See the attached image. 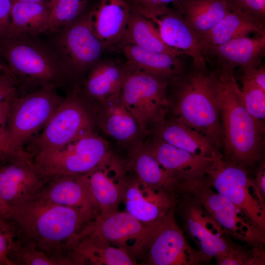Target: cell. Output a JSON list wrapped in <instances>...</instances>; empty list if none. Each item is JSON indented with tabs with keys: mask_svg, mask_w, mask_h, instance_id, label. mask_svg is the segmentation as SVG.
<instances>
[{
	"mask_svg": "<svg viewBox=\"0 0 265 265\" xmlns=\"http://www.w3.org/2000/svg\"><path fill=\"white\" fill-rule=\"evenodd\" d=\"M55 0H52L51 5H52V4Z\"/></svg>",
	"mask_w": 265,
	"mask_h": 265,
	"instance_id": "cell-49",
	"label": "cell"
},
{
	"mask_svg": "<svg viewBox=\"0 0 265 265\" xmlns=\"http://www.w3.org/2000/svg\"><path fill=\"white\" fill-rule=\"evenodd\" d=\"M152 225L143 224L126 211H117L105 217L96 214L84 228L80 236L96 235L112 245L125 248L128 251V243L133 240V252L140 253Z\"/></svg>",
	"mask_w": 265,
	"mask_h": 265,
	"instance_id": "cell-16",
	"label": "cell"
},
{
	"mask_svg": "<svg viewBox=\"0 0 265 265\" xmlns=\"http://www.w3.org/2000/svg\"><path fill=\"white\" fill-rule=\"evenodd\" d=\"M51 8L49 3L12 0L9 24L3 37H31L44 33Z\"/></svg>",
	"mask_w": 265,
	"mask_h": 265,
	"instance_id": "cell-28",
	"label": "cell"
},
{
	"mask_svg": "<svg viewBox=\"0 0 265 265\" xmlns=\"http://www.w3.org/2000/svg\"><path fill=\"white\" fill-rule=\"evenodd\" d=\"M57 85L48 84L32 93L11 101L2 154L28 157L26 143L43 129L63 100Z\"/></svg>",
	"mask_w": 265,
	"mask_h": 265,
	"instance_id": "cell-4",
	"label": "cell"
},
{
	"mask_svg": "<svg viewBox=\"0 0 265 265\" xmlns=\"http://www.w3.org/2000/svg\"><path fill=\"white\" fill-rule=\"evenodd\" d=\"M9 71L6 65L0 62V73Z\"/></svg>",
	"mask_w": 265,
	"mask_h": 265,
	"instance_id": "cell-48",
	"label": "cell"
},
{
	"mask_svg": "<svg viewBox=\"0 0 265 265\" xmlns=\"http://www.w3.org/2000/svg\"><path fill=\"white\" fill-rule=\"evenodd\" d=\"M22 239L13 222L8 218L0 220V265H15L14 255Z\"/></svg>",
	"mask_w": 265,
	"mask_h": 265,
	"instance_id": "cell-34",
	"label": "cell"
},
{
	"mask_svg": "<svg viewBox=\"0 0 265 265\" xmlns=\"http://www.w3.org/2000/svg\"><path fill=\"white\" fill-rule=\"evenodd\" d=\"M176 192L200 205L230 236L252 247L264 244L265 231L242 210L217 192L206 175L179 182Z\"/></svg>",
	"mask_w": 265,
	"mask_h": 265,
	"instance_id": "cell-6",
	"label": "cell"
},
{
	"mask_svg": "<svg viewBox=\"0 0 265 265\" xmlns=\"http://www.w3.org/2000/svg\"><path fill=\"white\" fill-rule=\"evenodd\" d=\"M131 11L125 0H101L89 12L93 31L105 49L120 43Z\"/></svg>",
	"mask_w": 265,
	"mask_h": 265,
	"instance_id": "cell-22",
	"label": "cell"
},
{
	"mask_svg": "<svg viewBox=\"0 0 265 265\" xmlns=\"http://www.w3.org/2000/svg\"><path fill=\"white\" fill-rule=\"evenodd\" d=\"M118 47L128 62L154 76L169 81L183 72L180 56L146 50L132 44Z\"/></svg>",
	"mask_w": 265,
	"mask_h": 265,
	"instance_id": "cell-29",
	"label": "cell"
},
{
	"mask_svg": "<svg viewBox=\"0 0 265 265\" xmlns=\"http://www.w3.org/2000/svg\"><path fill=\"white\" fill-rule=\"evenodd\" d=\"M219 109L224 159L246 168L263 156L264 122L247 111L233 71H219Z\"/></svg>",
	"mask_w": 265,
	"mask_h": 265,
	"instance_id": "cell-3",
	"label": "cell"
},
{
	"mask_svg": "<svg viewBox=\"0 0 265 265\" xmlns=\"http://www.w3.org/2000/svg\"><path fill=\"white\" fill-rule=\"evenodd\" d=\"M12 100H8L0 104V153H3L5 146L6 128L10 106Z\"/></svg>",
	"mask_w": 265,
	"mask_h": 265,
	"instance_id": "cell-40",
	"label": "cell"
},
{
	"mask_svg": "<svg viewBox=\"0 0 265 265\" xmlns=\"http://www.w3.org/2000/svg\"><path fill=\"white\" fill-rule=\"evenodd\" d=\"M88 0H55L51 5L44 33L61 29L84 12Z\"/></svg>",
	"mask_w": 265,
	"mask_h": 265,
	"instance_id": "cell-33",
	"label": "cell"
},
{
	"mask_svg": "<svg viewBox=\"0 0 265 265\" xmlns=\"http://www.w3.org/2000/svg\"><path fill=\"white\" fill-rule=\"evenodd\" d=\"M242 77L252 80L259 87L265 92V69L262 64L243 73Z\"/></svg>",
	"mask_w": 265,
	"mask_h": 265,
	"instance_id": "cell-43",
	"label": "cell"
},
{
	"mask_svg": "<svg viewBox=\"0 0 265 265\" xmlns=\"http://www.w3.org/2000/svg\"><path fill=\"white\" fill-rule=\"evenodd\" d=\"M10 156L12 161L0 166V197L9 208L39 194L50 179L31 157Z\"/></svg>",
	"mask_w": 265,
	"mask_h": 265,
	"instance_id": "cell-15",
	"label": "cell"
},
{
	"mask_svg": "<svg viewBox=\"0 0 265 265\" xmlns=\"http://www.w3.org/2000/svg\"><path fill=\"white\" fill-rule=\"evenodd\" d=\"M19 1L29 2H43L49 3L51 5L52 0H14Z\"/></svg>",
	"mask_w": 265,
	"mask_h": 265,
	"instance_id": "cell-47",
	"label": "cell"
},
{
	"mask_svg": "<svg viewBox=\"0 0 265 265\" xmlns=\"http://www.w3.org/2000/svg\"><path fill=\"white\" fill-rule=\"evenodd\" d=\"M239 9L245 13L264 22L265 0H245Z\"/></svg>",
	"mask_w": 265,
	"mask_h": 265,
	"instance_id": "cell-39",
	"label": "cell"
},
{
	"mask_svg": "<svg viewBox=\"0 0 265 265\" xmlns=\"http://www.w3.org/2000/svg\"><path fill=\"white\" fill-rule=\"evenodd\" d=\"M60 29L56 56L70 78L80 76L100 59L105 49L93 31L89 12Z\"/></svg>",
	"mask_w": 265,
	"mask_h": 265,
	"instance_id": "cell-11",
	"label": "cell"
},
{
	"mask_svg": "<svg viewBox=\"0 0 265 265\" xmlns=\"http://www.w3.org/2000/svg\"><path fill=\"white\" fill-rule=\"evenodd\" d=\"M251 249L236 245L228 254L216 263L218 265H263L265 255L263 246Z\"/></svg>",
	"mask_w": 265,
	"mask_h": 265,
	"instance_id": "cell-36",
	"label": "cell"
},
{
	"mask_svg": "<svg viewBox=\"0 0 265 265\" xmlns=\"http://www.w3.org/2000/svg\"><path fill=\"white\" fill-rule=\"evenodd\" d=\"M169 111L173 117L205 136L218 151L222 147L217 73L193 69L168 81Z\"/></svg>",
	"mask_w": 265,
	"mask_h": 265,
	"instance_id": "cell-2",
	"label": "cell"
},
{
	"mask_svg": "<svg viewBox=\"0 0 265 265\" xmlns=\"http://www.w3.org/2000/svg\"><path fill=\"white\" fill-rule=\"evenodd\" d=\"M0 62L2 63L0 56Z\"/></svg>",
	"mask_w": 265,
	"mask_h": 265,
	"instance_id": "cell-50",
	"label": "cell"
},
{
	"mask_svg": "<svg viewBox=\"0 0 265 265\" xmlns=\"http://www.w3.org/2000/svg\"><path fill=\"white\" fill-rule=\"evenodd\" d=\"M254 182L262 195L265 197V166L263 163L256 174Z\"/></svg>",
	"mask_w": 265,
	"mask_h": 265,
	"instance_id": "cell-44",
	"label": "cell"
},
{
	"mask_svg": "<svg viewBox=\"0 0 265 265\" xmlns=\"http://www.w3.org/2000/svg\"><path fill=\"white\" fill-rule=\"evenodd\" d=\"M96 214L92 210L51 203L37 194L10 207L7 218L37 249L71 265L70 253Z\"/></svg>",
	"mask_w": 265,
	"mask_h": 265,
	"instance_id": "cell-1",
	"label": "cell"
},
{
	"mask_svg": "<svg viewBox=\"0 0 265 265\" xmlns=\"http://www.w3.org/2000/svg\"><path fill=\"white\" fill-rule=\"evenodd\" d=\"M176 7L199 38L217 25L232 9L226 0H184Z\"/></svg>",
	"mask_w": 265,
	"mask_h": 265,
	"instance_id": "cell-31",
	"label": "cell"
},
{
	"mask_svg": "<svg viewBox=\"0 0 265 265\" xmlns=\"http://www.w3.org/2000/svg\"><path fill=\"white\" fill-rule=\"evenodd\" d=\"M124 44H132L146 50L180 57L184 54L166 45L154 24L132 9L124 35L118 46Z\"/></svg>",
	"mask_w": 265,
	"mask_h": 265,
	"instance_id": "cell-32",
	"label": "cell"
},
{
	"mask_svg": "<svg viewBox=\"0 0 265 265\" xmlns=\"http://www.w3.org/2000/svg\"><path fill=\"white\" fill-rule=\"evenodd\" d=\"M131 7L136 6L153 7L172 4L177 6L184 0H125Z\"/></svg>",
	"mask_w": 265,
	"mask_h": 265,
	"instance_id": "cell-42",
	"label": "cell"
},
{
	"mask_svg": "<svg viewBox=\"0 0 265 265\" xmlns=\"http://www.w3.org/2000/svg\"><path fill=\"white\" fill-rule=\"evenodd\" d=\"M89 101L77 88L63 98L36 140V153L58 150L94 131L95 109Z\"/></svg>",
	"mask_w": 265,
	"mask_h": 265,
	"instance_id": "cell-10",
	"label": "cell"
},
{
	"mask_svg": "<svg viewBox=\"0 0 265 265\" xmlns=\"http://www.w3.org/2000/svg\"><path fill=\"white\" fill-rule=\"evenodd\" d=\"M212 157V163L206 173L211 185L265 231V198L246 168L225 160L216 149Z\"/></svg>",
	"mask_w": 265,
	"mask_h": 265,
	"instance_id": "cell-8",
	"label": "cell"
},
{
	"mask_svg": "<svg viewBox=\"0 0 265 265\" xmlns=\"http://www.w3.org/2000/svg\"><path fill=\"white\" fill-rule=\"evenodd\" d=\"M12 0H0V38L3 37L8 29Z\"/></svg>",
	"mask_w": 265,
	"mask_h": 265,
	"instance_id": "cell-41",
	"label": "cell"
},
{
	"mask_svg": "<svg viewBox=\"0 0 265 265\" xmlns=\"http://www.w3.org/2000/svg\"><path fill=\"white\" fill-rule=\"evenodd\" d=\"M242 92L244 105L251 115L264 122L265 118V92L252 80L242 77Z\"/></svg>",
	"mask_w": 265,
	"mask_h": 265,
	"instance_id": "cell-35",
	"label": "cell"
},
{
	"mask_svg": "<svg viewBox=\"0 0 265 265\" xmlns=\"http://www.w3.org/2000/svg\"><path fill=\"white\" fill-rule=\"evenodd\" d=\"M128 168L144 185L174 194L178 181L168 173L144 147L141 139L130 146Z\"/></svg>",
	"mask_w": 265,
	"mask_h": 265,
	"instance_id": "cell-26",
	"label": "cell"
},
{
	"mask_svg": "<svg viewBox=\"0 0 265 265\" xmlns=\"http://www.w3.org/2000/svg\"><path fill=\"white\" fill-rule=\"evenodd\" d=\"M264 22L243 12L232 8L212 29L202 36L200 43L204 50L218 46L233 39L247 36L251 33L265 35Z\"/></svg>",
	"mask_w": 265,
	"mask_h": 265,
	"instance_id": "cell-25",
	"label": "cell"
},
{
	"mask_svg": "<svg viewBox=\"0 0 265 265\" xmlns=\"http://www.w3.org/2000/svg\"><path fill=\"white\" fill-rule=\"evenodd\" d=\"M183 202L184 228L197 247L205 262L214 258L216 263L236 245L230 236L198 203L188 196Z\"/></svg>",
	"mask_w": 265,
	"mask_h": 265,
	"instance_id": "cell-14",
	"label": "cell"
},
{
	"mask_svg": "<svg viewBox=\"0 0 265 265\" xmlns=\"http://www.w3.org/2000/svg\"><path fill=\"white\" fill-rule=\"evenodd\" d=\"M120 92L97 103L96 123L117 142L130 146L142 137L138 124L122 102Z\"/></svg>",
	"mask_w": 265,
	"mask_h": 265,
	"instance_id": "cell-21",
	"label": "cell"
},
{
	"mask_svg": "<svg viewBox=\"0 0 265 265\" xmlns=\"http://www.w3.org/2000/svg\"><path fill=\"white\" fill-rule=\"evenodd\" d=\"M16 80L10 71L0 73V104L16 97Z\"/></svg>",
	"mask_w": 265,
	"mask_h": 265,
	"instance_id": "cell-38",
	"label": "cell"
},
{
	"mask_svg": "<svg viewBox=\"0 0 265 265\" xmlns=\"http://www.w3.org/2000/svg\"><path fill=\"white\" fill-rule=\"evenodd\" d=\"M0 56L16 80L57 85L70 78L57 56L30 37L0 38Z\"/></svg>",
	"mask_w": 265,
	"mask_h": 265,
	"instance_id": "cell-7",
	"label": "cell"
},
{
	"mask_svg": "<svg viewBox=\"0 0 265 265\" xmlns=\"http://www.w3.org/2000/svg\"><path fill=\"white\" fill-rule=\"evenodd\" d=\"M125 73V65L100 59L88 71L83 86L84 96L98 103L119 93Z\"/></svg>",
	"mask_w": 265,
	"mask_h": 265,
	"instance_id": "cell-27",
	"label": "cell"
},
{
	"mask_svg": "<svg viewBox=\"0 0 265 265\" xmlns=\"http://www.w3.org/2000/svg\"><path fill=\"white\" fill-rule=\"evenodd\" d=\"M38 195L55 204L90 209L97 213L82 175H61L51 177Z\"/></svg>",
	"mask_w": 265,
	"mask_h": 265,
	"instance_id": "cell-24",
	"label": "cell"
},
{
	"mask_svg": "<svg viewBox=\"0 0 265 265\" xmlns=\"http://www.w3.org/2000/svg\"><path fill=\"white\" fill-rule=\"evenodd\" d=\"M15 265H67L50 258L27 242L23 237L14 255Z\"/></svg>",
	"mask_w": 265,
	"mask_h": 265,
	"instance_id": "cell-37",
	"label": "cell"
},
{
	"mask_svg": "<svg viewBox=\"0 0 265 265\" xmlns=\"http://www.w3.org/2000/svg\"><path fill=\"white\" fill-rule=\"evenodd\" d=\"M174 195L158 188L149 187L136 177L126 176L122 186V201L126 211L146 225L162 219L175 205Z\"/></svg>",
	"mask_w": 265,
	"mask_h": 265,
	"instance_id": "cell-17",
	"label": "cell"
},
{
	"mask_svg": "<svg viewBox=\"0 0 265 265\" xmlns=\"http://www.w3.org/2000/svg\"><path fill=\"white\" fill-rule=\"evenodd\" d=\"M141 139L145 149L179 182L206 175L212 157H201L173 146L151 134Z\"/></svg>",
	"mask_w": 265,
	"mask_h": 265,
	"instance_id": "cell-19",
	"label": "cell"
},
{
	"mask_svg": "<svg viewBox=\"0 0 265 265\" xmlns=\"http://www.w3.org/2000/svg\"><path fill=\"white\" fill-rule=\"evenodd\" d=\"M245 0H226L232 8L239 9Z\"/></svg>",
	"mask_w": 265,
	"mask_h": 265,
	"instance_id": "cell-46",
	"label": "cell"
},
{
	"mask_svg": "<svg viewBox=\"0 0 265 265\" xmlns=\"http://www.w3.org/2000/svg\"><path fill=\"white\" fill-rule=\"evenodd\" d=\"M114 156L108 142L94 131L58 150L36 153L33 161L47 177L84 174Z\"/></svg>",
	"mask_w": 265,
	"mask_h": 265,
	"instance_id": "cell-9",
	"label": "cell"
},
{
	"mask_svg": "<svg viewBox=\"0 0 265 265\" xmlns=\"http://www.w3.org/2000/svg\"><path fill=\"white\" fill-rule=\"evenodd\" d=\"M9 207L0 197V220L7 219L9 213Z\"/></svg>",
	"mask_w": 265,
	"mask_h": 265,
	"instance_id": "cell-45",
	"label": "cell"
},
{
	"mask_svg": "<svg viewBox=\"0 0 265 265\" xmlns=\"http://www.w3.org/2000/svg\"><path fill=\"white\" fill-rule=\"evenodd\" d=\"M82 176L97 214L105 217L117 212L126 177L125 167L121 162L113 156Z\"/></svg>",
	"mask_w": 265,
	"mask_h": 265,
	"instance_id": "cell-18",
	"label": "cell"
},
{
	"mask_svg": "<svg viewBox=\"0 0 265 265\" xmlns=\"http://www.w3.org/2000/svg\"><path fill=\"white\" fill-rule=\"evenodd\" d=\"M120 95L136 120L142 137L150 135L169 111L168 81L142 71L127 62Z\"/></svg>",
	"mask_w": 265,
	"mask_h": 265,
	"instance_id": "cell-5",
	"label": "cell"
},
{
	"mask_svg": "<svg viewBox=\"0 0 265 265\" xmlns=\"http://www.w3.org/2000/svg\"><path fill=\"white\" fill-rule=\"evenodd\" d=\"M151 265H195L204 263L200 252L188 243L177 224L173 208L153 224L143 251Z\"/></svg>",
	"mask_w": 265,
	"mask_h": 265,
	"instance_id": "cell-12",
	"label": "cell"
},
{
	"mask_svg": "<svg viewBox=\"0 0 265 265\" xmlns=\"http://www.w3.org/2000/svg\"><path fill=\"white\" fill-rule=\"evenodd\" d=\"M73 265H133L136 263L126 249L113 246L93 235L80 236L70 253Z\"/></svg>",
	"mask_w": 265,
	"mask_h": 265,
	"instance_id": "cell-23",
	"label": "cell"
},
{
	"mask_svg": "<svg viewBox=\"0 0 265 265\" xmlns=\"http://www.w3.org/2000/svg\"><path fill=\"white\" fill-rule=\"evenodd\" d=\"M265 51V35H258L255 38L241 37L208 47L203 55L206 60L209 58L215 61L220 71L231 72L238 68L244 73L261 64Z\"/></svg>",
	"mask_w": 265,
	"mask_h": 265,
	"instance_id": "cell-20",
	"label": "cell"
},
{
	"mask_svg": "<svg viewBox=\"0 0 265 265\" xmlns=\"http://www.w3.org/2000/svg\"><path fill=\"white\" fill-rule=\"evenodd\" d=\"M151 134L201 157H212L213 151L216 149L205 136L171 117L166 118L160 123Z\"/></svg>",
	"mask_w": 265,
	"mask_h": 265,
	"instance_id": "cell-30",
	"label": "cell"
},
{
	"mask_svg": "<svg viewBox=\"0 0 265 265\" xmlns=\"http://www.w3.org/2000/svg\"><path fill=\"white\" fill-rule=\"evenodd\" d=\"M131 8L154 24L166 45L191 57L193 67L206 66L200 38L186 23L178 8L167 5Z\"/></svg>",
	"mask_w": 265,
	"mask_h": 265,
	"instance_id": "cell-13",
	"label": "cell"
}]
</instances>
